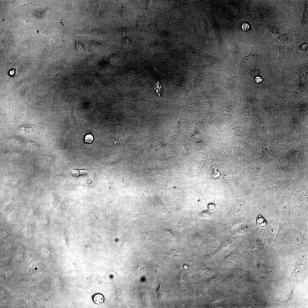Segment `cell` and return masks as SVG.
<instances>
[{"label": "cell", "instance_id": "obj_1", "mask_svg": "<svg viewBox=\"0 0 308 308\" xmlns=\"http://www.w3.org/2000/svg\"><path fill=\"white\" fill-rule=\"evenodd\" d=\"M266 160L274 177L289 179L299 177L296 163L286 154L281 153Z\"/></svg>", "mask_w": 308, "mask_h": 308}, {"label": "cell", "instance_id": "obj_2", "mask_svg": "<svg viewBox=\"0 0 308 308\" xmlns=\"http://www.w3.org/2000/svg\"><path fill=\"white\" fill-rule=\"evenodd\" d=\"M300 99L282 103L286 108L288 123L295 127H302L308 131V99Z\"/></svg>", "mask_w": 308, "mask_h": 308}, {"label": "cell", "instance_id": "obj_3", "mask_svg": "<svg viewBox=\"0 0 308 308\" xmlns=\"http://www.w3.org/2000/svg\"><path fill=\"white\" fill-rule=\"evenodd\" d=\"M244 79L239 75L231 74L228 68L214 70L212 82L224 88L230 93L232 97L238 96V92Z\"/></svg>", "mask_w": 308, "mask_h": 308}, {"label": "cell", "instance_id": "obj_4", "mask_svg": "<svg viewBox=\"0 0 308 308\" xmlns=\"http://www.w3.org/2000/svg\"><path fill=\"white\" fill-rule=\"evenodd\" d=\"M299 128L278 133L272 137L281 153L291 152L299 145L304 129L300 130Z\"/></svg>", "mask_w": 308, "mask_h": 308}, {"label": "cell", "instance_id": "obj_5", "mask_svg": "<svg viewBox=\"0 0 308 308\" xmlns=\"http://www.w3.org/2000/svg\"><path fill=\"white\" fill-rule=\"evenodd\" d=\"M298 177L289 179L272 178L258 184V192L260 196L263 198L272 196L277 194H281Z\"/></svg>", "mask_w": 308, "mask_h": 308}, {"label": "cell", "instance_id": "obj_6", "mask_svg": "<svg viewBox=\"0 0 308 308\" xmlns=\"http://www.w3.org/2000/svg\"><path fill=\"white\" fill-rule=\"evenodd\" d=\"M308 131L304 129L299 145L291 152L286 154L296 164L299 177L308 174Z\"/></svg>", "mask_w": 308, "mask_h": 308}, {"label": "cell", "instance_id": "obj_7", "mask_svg": "<svg viewBox=\"0 0 308 308\" xmlns=\"http://www.w3.org/2000/svg\"><path fill=\"white\" fill-rule=\"evenodd\" d=\"M261 108L269 117L270 116L273 120V123L271 127L272 135L288 130L296 127L284 122L280 115L279 108L276 106L270 100H262Z\"/></svg>", "mask_w": 308, "mask_h": 308}, {"label": "cell", "instance_id": "obj_8", "mask_svg": "<svg viewBox=\"0 0 308 308\" xmlns=\"http://www.w3.org/2000/svg\"><path fill=\"white\" fill-rule=\"evenodd\" d=\"M257 161L249 166V174L256 179L258 184L269 179L274 177L267 161L260 156Z\"/></svg>", "mask_w": 308, "mask_h": 308}, {"label": "cell", "instance_id": "obj_9", "mask_svg": "<svg viewBox=\"0 0 308 308\" xmlns=\"http://www.w3.org/2000/svg\"><path fill=\"white\" fill-rule=\"evenodd\" d=\"M258 109L254 113L253 120L256 135L260 140L271 135L269 116L261 108Z\"/></svg>", "mask_w": 308, "mask_h": 308}, {"label": "cell", "instance_id": "obj_10", "mask_svg": "<svg viewBox=\"0 0 308 308\" xmlns=\"http://www.w3.org/2000/svg\"><path fill=\"white\" fill-rule=\"evenodd\" d=\"M281 86L275 98L281 100L282 103L298 100L307 95L295 90L290 82H285Z\"/></svg>", "mask_w": 308, "mask_h": 308}, {"label": "cell", "instance_id": "obj_11", "mask_svg": "<svg viewBox=\"0 0 308 308\" xmlns=\"http://www.w3.org/2000/svg\"><path fill=\"white\" fill-rule=\"evenodd\" d=\"M260 157L266 160L270 159L281 153L271 136L262 138L260 140Z\"/></svg>", "mask_w": 308, "mask_h": 308}, {"label": "cell", "instance_id": "obj_12", "mask_svg": "<svg viewBox=\"0 0 308 308\" xmlns=\"http://www.w3.org/2000/svg\"><path fill=\"white\" fill-rule=\"evenodd\" d=\"M295 72L298 77L299 84L298 92L307 93L308 86V70L307 64L303 65L297 68ZM306 94V93H305Z\"/></svg>", "mask_w": 308, "mask_h": 308}, {"label": "cell", "instance_id": "obj_13", "mask_svg": "<svg viewBox=\"0 0 308 308\" xmlns=\"http://www.w3.org/2000/svg\"><path fill=\"white\" fill-rule=\"evenodd\" d=\"M279 50V62L277 68H281L288 64L292 60L293 51L286 45H275Z\"/></svg>", "mask_w": 308, "mask_h": 308}, {"label": "cell", "instance_id": "obj_14", "mask_svg": "<svg viewBox=\"0 0 308 308\" xmlns=\"http://www.w3.org/2000/svg\"><path fill=\"white\" fill-rule=\"evenodd\" d=\"M293 33L292 31H289L287 33H280L277 37L273 40V42L286 45L291 43L293 39Z\"/></svg>", "mask_w": 308, "mask_h": 308}, {"label": "cell", "instance_id": "obj_15", "mask_svg": "<svg viewBox=\"0 0 308 308\" xmlns=\"http://www.w3.org/2000/svg\"><path fill=\"white\" fill-rule=\"evenodd\" d=\"M242 113L246 118L250 117L251 113L250 106L248 101V94H244L241 108Z\"/></svg>", "mask_w": 308, "mask_h": 308}, {"label": "cell", "instance_id": "obj_16", "mask_svg": "<svg viewBox=\"0 0 308 308\" xmlns=\"http://www.w3.org/2000/svg\"><path fill=\"white\" fill-rule=\"evenodd\" d=\"M264 27L275 36H277L281 32L279 28L269 22L264 24Z\"/></svg>", "mask_w": 308, "mask_h": 308}, {"label": "cell", "instance_id": "obj_17", "mask_svg": "<svg viewBox=\"0 0 308 308\" xmlns=\"http://www.w3.org/2000/svg\"><path fill=\"white\" fill-rule=\"evenodd\" d=\"M247 203L246 200L244 199H241L238 201L234 205L233 212L236 213L241 211L246 206Z\"/></svg>", "mask_w": 308, "mask_h": 308}, {"label": "cell", "instance_id": "obj_18", "mask_svg": "<svg viewBox=\"0 0 308 308\" xmlns=\"http://www.w3.org/2000/svg\"><path fill=\"white\" fill-rule=\"evenodd\" d=\"M236 186L240 190H247L249 189L248 185L243 179L241 178L237 179L236 181Z\"/></svg>", "mask_w": 308, "mask_h": 308}, {"label": "cell", "instance_id": "obj_19", "mask_svg": "<svg viewBox=\"0 0 308 308\" xmlns=\"http://www.w3.org/2000/svg\"><path fill=\"white\" fill-rule=\"evenodd\" d=\"M93 301L97 304H102L104 301V295L100 293L95 294L92 297Z\"/></svg>", "mask_w": 308, "mask_h": 308}, {"label": "cell", "instance_id": "obj_20", "mask_svg": "<svg viewBox=\"0 0 308 308\" xmlns=\"http://www.w3.org/2000/svg\"><path fill=\"white\" fill-rule=\"evenodd\" d=\"M305 11L304 13L302 21L301 26H303L305 25H307L308 23V4L305 3Z\"/></svg>", "mask_w": 308, "mask_h": 308}, {"label": "cell", "instance_id": "obj_21", "mask_svg": "<svg viewBox=\"0 0 308 308\" xmlns=\"http://www.w3.org/2000/svg\"><path fill=\"white\" fill-rule=\"evenodd\" d=\"M257 223L259 227L262 228L266 225V221L261 215H259L256 218Z\"/></svg>", "mask_w": 308, "mask_h": 308}, {"label": "cell", "instance_id": "obj_22", "mask_svg": "<svg viewBox=\"0 0 308 308\" xmlns=\"http://www.w3.org/2000/svg\"><path fill=\"white\" fill-rule=\"evenodd\" d=\"M283 3L287 5L292 11L297 9L296 2L295 1H282Z\"/></svg>", "mask_w": 308, "mask_h": 308}, {"label": "cell", "instance_id": "obj_23", "mask_svg": "<svg viewBox=\"0 0 308 308\" xmlns=\"http://www.w3.org/2000/svg\"><path fill=\"white\" fill-rule=\"evenodd\" d=\"M154 89L156 93L159 96H160L162 93L163 91L161 84L159 81H157L154 85Z\"/></svg>", "mask_w": 308, "mask_h": 308}, {"label": "cell", "instance_id": "obj_24", "mask_svg": "<svg viewBox=\"0 0 308 308\" xmlns=\"http://www.w3.org/2000/svg\"><path fill=\"white\" fill-rule=\"evenodd\" d=\"M71 172L74 176L76 177L80 175L87 174L88 173V171L85 169L79 170L73 169L72 171Z\"/></svg>", "mask_w": 308, "mask_h": 308}, {"label": "cell", "instance_id": "obj_25", "mask_svg": "<svg viewBox=\"0 0 308 308\" xmlns=\"http://www.w3.org/2000/svg\"><path fill=\"white\" fill-rule=\"evenodd\" d=\"M157 292L159 299L161 300L163 299L164 295V292L163 289L160 284L157 290Z\"/></svg>", "mask_w": 308, "mask_h": 308}, {"label": "cell", "instance_id": "obj_26", "mask_svg": "<svg viewBox=\"0 0 308 308\" xmlns=\"http://www.w3.org/2000/svg\"><path fill=\"white\" fill-rule=\"evenodd\" d=\"M212 215V214L209 210H206L202 212L198 216L204 218H210Z\"/></svg>", "mask_w": 308, "mask_h": 308}, {"label": "cell", "instance_id": "obj_27", "mask_svg": "<svg viewBox=\"0 0 308 308\" xmlns=\"http://www.w3.org/2000/svg\"><path fill=\"white\" fill-rule=\"evenodd\" d=\"M121 12L122 15L125 17H127L128 16V11L127 8L125 7H123L121 9Z\"/></svg>", "mask_w": 308, "mask_h": 308}, {"label": "cell", "instance_id": "obj_28", "mask_svg": "<svg viewBox=\"0 0 308 308\" xmlns=\"http://www.w3.org/2000/svg\"><path fill=\"white\" fill-rule=\"evenodd\" d=\"M85 139L87 142L91 143L93 140V137L91 135L88 134L86 136Z\"/></svg>", "mask_w": 308, "mask_h": 308}, {"label": "cell", "instance_id": "obj_29", "mask_svg": "<svg viewBox=\"0 0 308 308\" xmlns=\"http://www.w3.org/2000/svg\"><path fill=\"white\" fill-rule=\"evenodd\" d=\"M103 11V7L101 5H99L95 11V14L98 15H101Z\"/></svg>", "mask_w": 308, "mask_h": 308}, {"label": "cell", "instance_id": "obj_30", "mask_svg": "<svg viewBox=\"0 0 308 308\" xmlns=\"http://www.w3.org/2000/svg\"><path fill=\"white\" fill-rule=\"evenodd\" d=\"M76 47L77 50L80 52L84 51V48L83 46L80 43L78 42L76 44Z\"/></svg>", "mask_w": 308, "mask_h": 308}, {"label": "cell", "instance_id": "obj_31", "mask_svg": "<svg viewBox=\"0 0 308 308\" xmlns=\"http://www.w3.org/2000/svg\"><path fill=\"white\" fill-rule=\"evenodd\" d=\"M215 206L214 204H210L208 206V208L209 210H211L215 208Z\"/></svg>", "mask_w": 308, "mask_h": 308}, {"label": "cell", "instance_id": "obj_32", "mask_svg": "<svg viewBox=\"0 0 308 308\" xmlns=\"http://www.w3.org/2000/svg\"><path fill=\"white\" fill-rule=\"evenodd\" d=\"M242 28L243 31H246L249 29V27L247 24H244L242 25Z\"/></svg>", "mask_w": 308, "mask_h": 308}, {"label": "cell", "instance_id": "obj_33", "mask_svg": "<svg viewBox=\"0 0 308 308\" xmlns=\"http://www.w3.org/2000/svg\"><path fill=\"white\" fill-rule=\"evenodd\" d=\"M11 244L12 243L11 242V243L7 247V248H6L7 249H9L11 247Z\"/></svg>", "mask_w": 308, "mask_h": 308}]
</instances>
